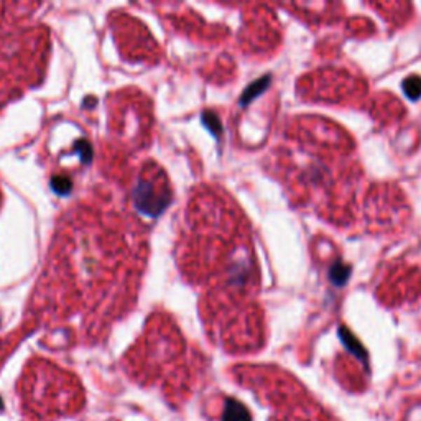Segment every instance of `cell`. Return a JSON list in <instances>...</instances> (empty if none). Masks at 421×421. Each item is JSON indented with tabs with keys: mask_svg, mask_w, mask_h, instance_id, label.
Wrapping results in <instances>:
<instances>
[{
	"mask_svg": "<svg viewBox=\"0 0 421 421\" xmlns=\"http://www.w3.org/2000/svg\"><path fill=\"white\" fill-rule=\"evenodd\" d=\"M222 421H252L249 410L237 400H227Z\"/></svg>",
	"mask_w": 421,
	"mask_h": 421,
	"instance_id": "6da1fadb",
	"label": "cell"
},
{
	"mask_svg": "<svg viewBox=\"0 0 421 421\" xmlns=\"http://www.w3.org/2000/svg\"><path fill=\"white\" fill-rule=\"evenodd\" d=\"M405 88H406V94H408L410 97H413V99H416L420 96V92H421V83L418 81V79H410L408 83L405 84Z\"/></svg>",
	"mask_w": 421,
	"mask_h": 421,
	"instance_id": "7a4b0ae2",
	"label": "cell"
}]
</instances>
